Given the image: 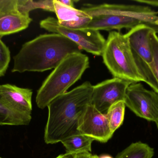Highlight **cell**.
I'll list each match as a JSON object with an SVG mask.
<instances>
[{"mask_svg": "<svg viewBox=\"0 0 158 158\" xmlns=\"http://www.w3.org/2000/svg\"><path fill=\"white\" fill-rule=\"evenodd\" d=\"M93 91V85L86 81L59 96L48 105L44 136L46 144H53L81 134L79 125L87 107L91 104Z\"/></svg>", "mask_w": 158, "mask_h": 158, "instance_id": "6da1fadb", "label": "cell"}, {"mask_svg": "<svg viewBox=\"0 0 158 158\" xmlns=\"http://www.w3.org/2000/svg\"><path fill=\"white\" fill-rule=\"evenodd\" d=\"M81 50L77 44L60 34H41L22 45L13 58L12 72L50 70L55 68L68 55Z\"/></svg>", "mask_w": 158, "mask_h": 158, "instance_id": "7a4b0ae2", "label": "cell"}, {"mask_svg": "<svg viewBox=\"0 0 158 158\" xmlns=\"http://www.w3.org/2000/svg\"><path fill=\"white\" fill-rule=\"evenodd\" d=\"M81 9L92 17L85 28L97 31L131 30L153 22L158 17L156 12L143 6L103 4Z\"/></svg>", "mask_w": 158, "mask_h": 158, "instance_id": "3957f363", "label": "cell"}, {"mask_svg": "<svg viewBox=\"0 0 158 158\" xmlns=\"http://www.w3.org/2000/svg\"><path fill=\"white\" fill-rule=\"evenodd\" d=\"M89 58L81 52L66 57L44 82L37 92L36 102L44 109L52 101L67 91L81 79L89 67Z\"/></svg>", "mask_w": 158, "mask_h": 158, "instance_id": "277c9868", "label": "cell"}, {"mask_svg": "<svg viewBox=\"0 0 158 158\" xmlns=\"http://www.w3.org/2000/svg\"><path fill=\"white\" fill-rule=\"evenodd\" d=\"M101 56L114 78L133 83L145 82L135 61L129 40L119 32H109Z\"/></svg>", "mask_w": 158, "mask_h": 158, "instance_id": "5b68a950", "label": "cell"}, {"mask_svg": "<svg viewBox=\"0 0 158 158\" xmlns=\"http://www.w3.org/2000/svg\"><path fill=\"white\" fill-rule=\"evenodd\" d=\"M153 32L144 24L130 30L125 34L130 43L136 66L145 80L153 91L158 93V84L151 70L153 55L150 43V35Z\"/></svg>", "mask_w": 158, "mask_h": 158, "instance_id": "8992f818", "label": "cell"}, {"mask_svg": "<svg viewBox=\"0 0 158 158\" xmlns=\"http://www.w3.org/2000/svg\"><path fill=\"white\" fill-rule=\"evenodd\" d=\"M40 27L50 32L66 37L79 45L82 50L96 56H101L106 40L99 31L91 29H73L58 24L57 19L49 17L41 20Z\"/></svg>", "mask_w": 158, "mask_h": 158, "instance_id": "52a82bcc", "label": "cell"}, {"mask_svg": "<svg viewBox=\"0 0 158 158\" xmlns=\"http://www.w3.org/2000/svg\"><path fill=\"white\" fill-rule=\"evenodd\" d=\"M125 105L139 117L158 122V93L147 90L140 83L128 87L124 100Z\"/></svg>", "mask_w": 158, "mask_h": 158, "instance_id": "ba28073f", "label": "cell"}, {"mask_svg": "<svg viewBox=\"0 0 158 158\" xmlns=\"http://www.w3.org/2000/svg\"><path fill=\"white\" fill-rule=\"evenodd\" d=\"M132 83L114 78L93 85L91 105L98 111L106 115L112 105L124 101L127 89Z\"/></svg>", "mask_w": 158, "mask_h": 158, "instance_id": "9c48e42d", "label": "cell"}, {"mask_svg": "<svg viewBox=\"0 0 158 158\" xmlns=\"http://www.w3.org/2000/svg\"><path fill=\"white\" fill-rule=\"evenodd\" d=\"M32 19L19 9L17 0H0V38L26 29Z\"/></svg>", "mask_w": 158, "mask_h": 158, "instance_id": "30bf717a", "label": "cell"}, {"mask_svg": "<svg viewBox=\"0 0 158 158\" xmlns=\"http://www.w3.org/2000/svg\"><path fill=\"white\" fill-rule=\"evenodd\" d=\"M78 130L81 134L102 143H107L113 135L106 115L98 111L91 104L81 120Z\"/></svg>", "mask_w": 158, "mask_h": 158, "instance_id": "8fae6325", "label": "cell"}, {"mask_svg": "<svg viewBox=\"0 0 158 158\" xmlns=\"http://www.w3.org/2000/svg\"><path fill=\"white\" fill-rule=\"evenodd\" d=\"M32 91L13 84L0 85V95L4 103L13 110L31 115L32 110Z\"/></svg>", "mask_w": 158, "mask_h": 158, "instance_id": "7c38bea8", "label": "cell"}, {"mask_svg": "<svg viewBox=\"0 0 158 158\" xmlns=\"http://www.w3.org/2000/svg\"><path fill=\"white\" fill-rule=\"evenodd\" d=\"M53 1L56 19L60 26L69 28L85 29L92 19V17L82 9L67 6L59 0Z\"/></svg>", "mask_w": 158, "mask_h": 158, "instance_id": "4fadbf2b", "label": "cell"}, {"mask_svg": "<svg viewBox=\"0 0 158 158\" xmlns=\"http://www.w3.org/2000/svg\"><path fill=\"white\" fill-rule=\"evenodd\" d=\"M31 120V115L19 113L7 106L0 95V125H27Z\"/></svg>", "mask_w": 158, "mask_h": 158, "instance_id": "5bb4252c", "label": "cell"}, {"mask_svg": "<svg viewBox=\"0 0 158 158\" xmlns=\"http://www.w3.org/2000/svg\"><path fill=\"white\" fill-rule=\"evenodd\" d=\"M94 141L93 138L81 134L67 138L61 143L65 147L67 153L77 154L82 152L90 153Z\"/></svg>", "mask_w": 158, "mask_h": 158, "instance_id": "9a60e30c", "label": "cell"}, {"mask_svg": "<svg viewBox=\"0 0 158 158\" xmlns=\"http://www.w3.org/2000/svg\"><path fill=\"white\" fill-rule=\"evenodd\" d=\"M154 155V148L147 144L138 142L131 144L116 158H152Z\"/></svg>", "mask_w": 158, "mask_h": 158, "instance_id": "2e32d148", "label": "cell"}, {"mask_svg": "<svg viewBox=\"0 0 158 158\" xmlns=\"http://www.w3.org/2000/svg\"><path fill=\"white\" fill-rule=\"evenodd\" d=\"M125 107L124 101L117 102L109 109L106 114L111 131L113 134L123 123Z\"/></svg>", "mask_w": 158, "mask_h": 158, "instance_id": "e0dca14e", "label": "cell"}, {"mask_svg": "<svg viewBox=\"0 0 158 158\" xmlns=\"http://www.w3.org/2000/svg\"><path fill=\"white\" fill-rule=\"evenodd\" d=\"M150 43L153 55V61L150 68L158 84V36L153 31L150 35Z\"/></svg>", "mask_w": 158, "mask_h": 158, "instance_id": "ac0fdd59", "label": "cell"}, {"mask_svg": "<svg viewBox=\"0 0 158 158\" xmlns=\"http://www.w3.org/2000/svg\"><path fill=\"white\" fill-rule=\"evenodd\" d=\"M11 60L9 48L0 38V77L4 76Z\"/></svg>", "mask_w": 158, "mask_h": 158, "instance_id": "d6986e66", "label": "cell"}, {"mask_svg": "<svg viewBox=\"0 0 158 158\" xmlns=\"http://www.w3.org/2000/svg\"><path fill=\"white\" fill-rule=\"evenodd\" d=\"M148 27H149L155 33L157 34L158 33V16L155 21L144 24Z\"/></svg>", "mask_w": 158, "mask_h": 158, "instance_id": "ffe728a7", "label": "cell"}, {"mask_svg": "<svg viewBox=\"0 0 158 158\" xmlns=\"http://www.w3.org/2000/svg\"><path fill=\"white\" fill-rule=\"evenodd\" d=\"M135 2L158 7V0H134Z\"/></svg>", "mask_w": 158, "mask_h": 158, "instance_id": "44dd1931", "label": "cell"}, {"mask_svg": "<svg viewBox=\"0 0 158 158\" xmlns=\"http://www.w3.org/2000/svg\"><path fill=\"white\" fill-rule=\"evenodd\" d=\"M92 156L89 152H82L75 154V158H91Z\"/></svg>", "mask_w": 158, "mask_h": 158, "instance_id": "7402d4cb", "label": "cell"}, {"mask_svg": "<svg viewBox=\"0 0 158 158\" xmlns=\"http://www.w3.org/2000/svg\"><path fill=\"white\" fill-rule=\"evenodd\" d=\"M59 1L67 6L74 7V1L71 0H59Z\"/></svg>", "mask_w": 158, "mask_h": 158, "instance_id": "603a6c76", "label": "cell"}, {"mask_svg": "<svg viewBox=\"0 0 158 158\" xmlns=\"http://www.w3.org/2000/svg\"><path fill=\"white\" fill-rule=\"evenodd\" d=\"M75 154L66 153L63 155H60L56 158H75Z\"/></svg>", "mask_w": 158, "mask_h": 158, "instance_id": "cb8c5ba5", "label": "cell"}, {"mask_svg": "<svg viewBox=\"0 0 158 158\" xmlns=\"http://www.w3.org/2000/svg\"><path fill=\"white\" fill-rule=\"evenodd\" d=\"M98 158H113L110 156L107 155H103L100 156H98Z\"/></svg>", "mask_w": 158, "mask_h": 158, "instance_id": "d4e9b609", "label": "cell"}, {"mask_svg": "<svg viewBox=\"0 0 158 158\" xmlns=\"http://www.w3.org/2000/svg\"><path fill=\"white\" fill-rule=\"evenodd\" d=\"M91 158H98V156L96 155H94V156H92Z\"/></svg>", "mask_w": 158, "mask_h": 158, "instance_id": "484cf974", "label": "cell"}, {"mask_svg": "<svg viewBox=\"0 0 158 158\" xmlns=\"http://www.w3.org/2000/svg\"><path fill=\"white\" fill-rule=\"evenodd\" d=\"M156 124L157 127V128L158 129V123H157Z\"/></svg>", "mask_w": 158, "mask_h": 158, "instance_id": "4316f807", "label": "cell"}, {"mask_svg": "<svg viewBox=\"0 0 158 158\" xmlns=\"http://www.w3.org/2000/svg\"><path fill=\"white\" fill-rule=\"evenodd\" d=\"M156 14L158 16V11H157V12H156Z\"/></svg>", "mask_w": 158, "mask_h": 158, "instance_id": "83f0119b", "label": "cell"}, {"mask_svg": "<svg viewBox=\"0 0 158 158\" xmlns=\"http://www.w3.org/2000/svg\"><path fill=\"white\" fill-rule=\"evenodd\" d=\"M0 158H2V157H0Z\"/></svg>", "mask_w": 158, "mask_h": 158, "instance_id": "f1b7e54d", "label": "cell"}]
</instances>
